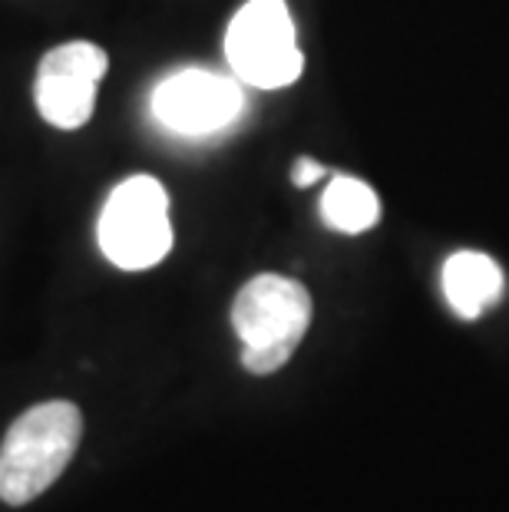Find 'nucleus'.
I'll return each instance as SVG.
<instances>
[{
	"mask_svg": "<svg viewBox=\"0 0 509 512\" xmlns=\"http://www.w3.org/2000/svg\"><path fill=\"white\" fill-rule=\"evenodd\" d=\"M83 440V413L70 400H47L10 423L0 443V499L27 506L57 483Z\"/></svg>",
	"mask_w": 509,
	"mask_h": 512,
	"instance_id": "obj_1",
	"label": "nucleus"
},
{
	"mask_svg": "<svg viewBox=\"0 0 509 512\" xmlns=\"http://www.w3.org/2000/svg\"><path fill=\"white\" fill-rule=\"evenodd\" d=\"M311 311V294L295 278L258 275L248 281L232 301V328L248 374L265 377L285 367L308 334Z\"/></svg>",
	"mask_w": 509,
	"mask_h": 512,
	"instance_id": "obj_2",
	"label": "nucleus"
},
{
	"mask_svg": "<svg viewBox=\"0 0 509 512\" xmlns=\"http://www.w3.org/2000/svg\"><path fill=\"white\" fill-rule=\"evenodd\" d=\"M100 248L123 271L159 265L172 248L169 192L153 176H129L100 212Z\"/></svg>",
	"mask_w": 509,
	"mask_h": 512,
	"instance_id": "obj_3",
	"label": "nucleus"
},
{
	"mask_svg": "<svg viewBox=\"0 0 509 512\" xmlns=\"http://www.w3.org/2000/svg\"><path fill=\"white\" fill-rule=\"evenodd\" d=\"M225 57L242 83L258 90L291 86L305 70L298 30L285 0H248L225 34Z\"/></svg>",
	"mask_w": 509,
	"mask_h": 512,
	"instance_id": "obj_4",
	"label": "nucleus"
},
{
	"mask_svg": "<svg viewBox=\"0 0 509 512\" xmlns=\"http://www.w3.org/2000/svg\"><path fill=\"white\" fill-rule=\"evenodd\" d=\"M110 70V57L90 40H70L40 60L34 80L37 113L57 129H80L96 110V90Z\"/></svg>",
	"mask_w": 509,
	"mask_h": 512,
	"instance_id": "obj_5",
	"label": "nucleus"
},
{
	"mask_svg": "<svg viewBox=\"0 0 509 512\" xmlns=\"http://www.w3.org/2000/svg\"><path fill=\"white\" fill-rule=\"evenodd\" d=\"M245 110L238 80L215 70H179L166 76L153 93V113L172 133L209 136L232 126Z\"/></svg>",
	"mask_w": 509,
	"mask_h": 512,
	"instance_id": "obj_6",
	"label": "nucleus"
},
{
	"mask_svg": "<svg viewBox=\"0 0 509 512\" xmlns=\"http://www.w3.org/2000/svg\"><path fill=\"white\" fill-rule=\"evenodd\" d=\"M506 278L500 265L483 252H457L443 265V294L447 304L460 318H480L486 308H493L503 298Z\"/></svg>",
	"mask_w": 509,
	"mask_h": 512,
	"instance_id": "obj_7",
	"label": "nucleus"
},
{
	"mask_svg": "<svg viewBox=\"0 0 509 512\" xmlns=\"http://www.w3.org/2000/svg\"><path fill=\"white\" fill-rule=\"evenodd\" d=\"M321 219L341 235H361L381 222V199L361 179L334 176L321 195Z\"/></svg>",
	"mask_w": 509,
	"mask_h": 512,
	"instance_id": "obj_8",
	"label": "nucleus"
},
{
	"mask_svg": "<svg viewBox=\"0 0 509 512\" xmlns=\"http://www.w3.org/2000/svg\"><path fill=\"white\" fill-rule=\"evenodd\" d=\"M324 176H328V169H324L321 162H314V159H308V156H301V159L295 162V176H291V182H295L298 189H308V185L321 182Z\"/></svg>",
	"mask_w": 509,
	"mask_h": 512,
	"instance_id": "obj_9",
	"label": "nucleus"
}]
</instances>
